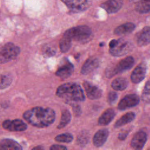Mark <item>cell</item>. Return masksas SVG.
I'll return each instance as SVG.
<instances>
[{
  "label": "cell",
  "mask_w": 150,
  "mask_h": 150,
  "mask_svg": "<svg viewBox=\"0 0 150 150\" xmlns=\"http://www.w3.org/2000/svg\"><path fill=\"white\" fill-rule=\"evenodd\" d=\"M91 30L88 26L80 25L70 28L64 33L71 40L79 42H86L91 38Z\"/></svg>",
  "instance_id": "cell-4"
},
{
  "label": "cell",
  "mask_w": 150,
  "mask_h": 150,
  "mask_svg": "<svg viewBox=\"0 0 150 150\" xmlns=\"http://www.w3.org/2000/svg\"><path fill=\"white\" fill-rule=\"evenodd\" d=\"M56 94L59 97L69 101H83L85 100L81 87L75 83H66L60 86Z\"/></svg>",
  "instance_id": "cell-2"
},
{
  "label": "cell",
  "mask_w": 150,
  "mask_h": 150,
  "mask_svg": "<svg viewBox=\"0 0 150 150\" xmlns=\"http://www.w3.org/2000/svg\"><path fill=\"white\" fill-rule=\"evenodd\" d=\"M118 98V95L117 93L114 91H110L108 96V101L110 104H114Z\"/></svg>",
  "instance_id": "cell-30"
},
{
  "label": "cell",
  "mask_w": 150,
  "mask_h": 150,
  "mask_svg": "<svg viewBox=\"0 0 150 150\" xmlns=\"http://www.w3.org/2000/svg\"><path fill=\"white\" fill-rule=\"evenodd\" d=\"M134 59L132 56H128L122 59L114 67H109L105 71L107 77L110 78L117 74L121 73L130 69L134 64Z\"/></svg>",
  "instance_id": "cell-6"
},
{
  "label": "cell",
  "mask_w": 150,
  "mask_h": 150,
  "mask_svg": "<svg viewBox=\"0 0 150 150\" xmlns=\"http://www.w3.org/2000/svg\"><path fill=\"white\" fill-rule=\"evenodd\" d=\"M72 12H79L87 10L91 5L92 0H61Z\"/></svg>",
  "instance_id": "cell-7"
},
{
  "label": "cell",
  "mask_w": 150,
  "mask_h": 150,
  "mask_svg": "<svg viewBox=\"0 0 150 150\" xmlns=\"http://www.w3.org/2000/svg\"><path fill=\"white\" fill-rule=\"evenodd\" d=\"M99 64L100 62L98 59L94 57H91L88 58L83 64L81 67V73L83 75H87L98 68Z\"/></svg>",
  "instance_id": "cell-16"
},
{
  "label": "cell",
  "mask_w": 150,
  "mask_h": 150,
  "mask_svg": "<svg viewBox=\"0 0 150 150\" xmlns=\"http://www.w3.org/2000/svg\"><path fill=\"white\" fill-rule=\"evenodd\" d=\"M109 135L107 129L103 128L96 132L93 137V144L96 147H100L106 142Z\"/></svg>",
  "instance_id": "cell-17"
},
{
  "label": "cell",
  "mask_w": 150,
  "mask_h": 150,
  "mask_svg": "<svg viewBox=\"0 0 150 150\" xmlns=\"http://www.w3.org/2000/svg\"><path fill=\"white\" fill-rule=\"evenodd\" d=\"M128 82L126 78L118 77L114 79L111 83V87L117 91L124 90L128 86Z\"/></svg>",
  "instance_id": "cell-22"
},
{
  "label": "cell",
  "mask_w": 150,
  "mask_h": 150,
  "mask_svg": "<svg viewBox=\"0 0 150 150\" xmlns=\"http://www.w3.org/2000/svg\"><path fill=\"white\" fill-rule=\"evenodd\" d=\"M43 53L46 56H52L55 54V50L51 47H47L43 50Z\"/></svg>",
  "instance_id": "cell-31"
},
{
  "label": "cell",
  "mask_w": 150,
  "mask_h": 150,
  "mask_svg": "<svg viewBox=\"0 0 150 150\" xmlns=\"http://www.w3.org/2000/svg\"><path fill=\"white\" fill-rule=\"evenodd\" d=\"M128 134V131L123 130L122 131H121L118 134V139L121 140V141H123V140H124L127 138Z\"/></svg>",
  "instance_id": "cell-32"
},
{
  "label": "cell",
  "mask_w": 150,
  "mask_h": 150,
  "mask_svg": "<svg viewBox=\"0 0 150 150\" xmlns=\"http://www.w3.org/2000/svg\"><path fill=\"white\" fill-rule=\"evenodd\" d=\"M72 40L64 33L59 42V47L62 52L66 53L69 51L71 46Z\"/></svg>",
  "instance_id": "cell-24"
},
{
  "label": "cell",
  "mask_w": 150,
  "mask_h": 150,
  "mask_svg": "<svg viewBox=\"0 0 150 150\" xmlns=\"http://www.w3.org/2000/svg\"><path fill=\"white\" fill-rule=\"evenodd\" d=\"M146 65L145 63L139 64L132 71L131 74V80L133 83L137 84L142 81L145 77Z\"/></svg>",
  "instance_id": "cell-11"
},
{
  "label": "cell",
  "mask_w": 150,
  "mask_h": 150,
  "mask_svg": "<svg viewBox=\"0 0 150 150\" xmlns=\"http://www.w3.org/2000/svg\"><path fill=\"white\" fill-rule=\"evenodd\" d=\"M0 149L1 150H21L22 149L21 145L17 142L16 141L9 139L5 138L1 140L0 142Z\"/></svg>",
  "instance_id": "cell-18"
},
{
  "label": "cell",
  "mask_w": 150,
  "mask_h": 150,
  "mask_svg": "<svg viewBox=\"0 0 150 150\" xmlns=\"http://www.w3.org/2000/svg\"><path fill=\"white\" fill-rule=\"evenodd\" d=\"M83 86L87 97L91 100L100 98L102 96V90L97 86L88 81H84Z\"/></svg>",
  "instance_id": "cell-12"
},
{
  "label": "cell",
  "mask_w": 150,
  "mask_h": 150,
  "mask_svg": "<svg viewBox=\"0 0 150 150\" xmlns=\"http://www.w3.org/2000/svg\"><path fill=\"white\" fill-rule=\"evenodd\" d=\"M135 28V25L132 22L125 23L117 27L114 33L117 35H124L131 33Z\"/></svg>",
  "instance_id": "cell-20"
},
{
  "label": "cell",
  "mask_w": 150,
  "mask_h": 150,
  "mask_svg": "<svg viewBox=\"0 0 150 150\" xmlns=\"http://www.w3.org/2000/svg\"><path fill=\"white\" fill-rule=\"evenodd\" d=\"M135 118V114L134 112H129L122 115L115 123L114 127L119 128L132 121Z\"/></svg>",
  "instance_id": "cell-21"
},
{
  "label": "cell",
  "mask_w": 150,
  "mask_h": 150,
  "mask_svg": "<svg viewBox=\"0 0 150 150\" xmlns=\"http://www.w3.org/2000/svg\"><path fill=\"white\" fill-rule=\"evenodd\" d=\"M135 40L138 46H145L150 43V26H145L135 35Z\"/></svg>",
  "instance_id": "cell-13"
},
{
  "label": "cell",
  "mask_w": 150,
  "mask_h": 150,
  "mask_svg": "<svg viewBox=\"0 0 150 150\" xmlns=\"http://www.w3.org/2000/svg\"><path fill=\"white\" fill-rule=\"evenodd\" d=\"M73 111H74V114H76V115H79L80 114V113L81 112V108H80V107L79 105H74L73 106Z\"/></svg>",
  "instance_id": "cell-34"
},
{
  "label": "cell",
  "mask_w": 150,
  "mask_h": 150,
  "mask_svg": "<svg viewBox=\"0 0 150 150\" xmlns=\"http://www.w3.org/2000/svg\"><path fill=\"white\" fill-rule=\"evenodd\" d=\"M51 150H64L67 149V148L63 145H53L50 147Z\"/></svg>",
  "instance_id": "cell-33"
},
{
  "label": "cell",
  "mask_w": 150,
  "mask_h": 150,
  "mask_svg": "<svg viewBox=\"0 0 150 150\" xmlns=\"http://www.w3.org/2000/svg\"><path fill=\"white\" fill-rule=\"evenodd\" d=\"M88 141V134L87 132H81L77 137V142L80 146H84L87 144Z\"/></svg>",
  "instance_id": "cell-29"
},
{
  "label": "cell",
  "mask_w": 150,
  "mask_h": 150,
  "mask_svg": "<svg viewBox=\"0 0 150 150\" xmlns=\"http://www.w3.org/2000/svg\"><path fill=\"white\" fill-rule=\"evenodd\" d=\"M23 117L30 125L38 128H43L54 122L56 114L50 108L36 107L25 111Z\"/></svg>",
  "instance_id": "cell-1"
},
{
  "label": "cell",
  "mask_w": 150,
  "mask_h": 150,
  "mask_svg": "<svg viewBox=\"0 0 150 150\" xmlns=\"http://www.w3.org/2000/svg\"><path fill=\"white\" fill-rule=\"evenodd\" d=\"M147 141V135L144 131L137 132L131 141V147L136 150H141L143 149Z\"/></svg>",
  "instance_id": "cell-14"
},
{
  "label": "cell",
  "mask_w": 150,
  "mask_h": 150,
  "mask_svg": "<svg viewBox=\"0 0 150 150\" xmlns=\"http://www.w3.org/2000/svg\"><path fill=\"white\" fill-rule=\"evenodd\" d=\"M74 69L73 64L67 58H64L56 71V75L64 80L71 75Z\"/></svg>",
  "instance_id": "cell-8"
},
{
  "label": "cell",
  "mask_w": 150,
  "mask_h": 150,
  "mask_svg": "<svg viewBox=\"0 0 150 150\" xmlns=\"http://www.w3.org/2000/svg\"><path fill=\"white\" fill-rule=\"evenodd\" d=\"M43 147L40 146H36V147H34L33 148V149H43Z\"/></svg>",
  "instance_id": "cell-35"
},
{
  "label": "cell",
  "mask_w": 150,
  "mask_h": 150,
  "mask_svg": "<svg viewBox=\"0 0 150 150\" xmlns=\"http://www.w3.org/2000/svg\"><path fill=\"white\" fill-rule=\"evenodd\" d=\"M132 48V44L123 39H113L109 43V53L115 57L124 56L131 52Z\"/></svg>",
  "instance_id": "cell-3"
},
{
  "label": "cell",
  "mask_w": 150,
  "mask_h": 150,
  "mask_svg": "<svg viewBox=\"0 0 150 150\" xmlns=\"http://www.w3.org/2000/svg\"><path fill=\"white\" fill-rule=\"evenodd\" d=\"M142 100L146 103H150V80L145 83L141 95Z\"/></svg>",
  "instance_id": "cell-26"
},
{
  "label": "cell",
  "mask_w": 150,
  "mask_h": 150,
  "mask_svg": "<svg viewBox=\"0 0 150 150\" xmlns=\"http://www.w3.org/2000/svg\"><path fill=\"white\" fill-rule=\"evenodd\" d=\"M20 53V48L11 42L2 46L0 50V63L4 64L15 59Z\"/></svg>",
  "instance_id": "cell-5"
},
{
  "label": "cell",
  "mask_w": 150,
  "mask_h": 150,
  "mask_svg": "<svg viewBox=\"0 0 150 150\" xmlns=\"http://www.w3.org/2000/svg\"><path fill=\"white\" fill-rule=\"evenodd\" d=\"M54 139L56 141L60 142H66L69 143L71 142L73 139V137L71 134L69 133H64L57 135Z\"/></svg>",
  "instance_id": "cell-27"
},
{
  "label": "cell",
  "mask_w": 150,
  "mask_h": 150,
  "mask_svg": "<svg viewBox=\"0 0 150 150\" xmlns=\"http://www.w3.org/2000/svg\"><path fill=\"white\" fill-rule=\"evenodd\" d=\"M139 103V98L137 94H128L122 98L119 102L118 104V108L120 110H125L137 105Z\"/></svg>",
  "instance_id": "cell-10"
},
{
  "label": "cell",
  "mask_w": 150,
  "mask_h": 150,
  "mask_svg": "<svg viewBox=\"0 0 150 150\" xmlns=\"http://www.w3.org/2000/svg\"><path fill=\"white\" fill-rule=\"evenodd\" d=\"M135 9L140 13H145L150 12V0H141L135 5Z\"/></svg>",
  "instance_id": "cell-23"
},
{
  "label": "cell",
  "mask_w": 150,
  "mask_h": 150,
  "mask_svg": "<svg viewBox=\"0 0 150 150\" xmlns=\"http://www.w3.org/2000/svg\"><path fill=\"white\" fill-rule=\"evenodd\" d=\"M12 79L8 75L2 74L1 76V89L3 90L9 86L12 83Z\"/></svg>",
  "instance_id": "cell-28"
},
{
  "label": "cell",
  "mask_w": 150,
  "mask_h": 150,
  "mask_svg": "<svg viewBox=\"0 0 150 150\" xmlns=\"http://www.w3.org/2000/svg\"><path fill=\"white\" fill-rule=\"evenodd\" d=\"M115 115V112L113 109L109 108L106 110L100 117L98 120V125L105 126L109 124L114 119Z\"/></svg>",
  "instance_id": "cell-19"
},
{
  "label": "cell",
  "mask_w": 150,
  "mask_h": 150,
  "mask_svg": "<svg viewBox=\"0 0 150 150\" xmlns=\"http://www.w3.org/2000/svg\"><path fill=\"white\" fill-rule=\"evenodd\" d=\"M2 127L9 131H25L28 126L22 120L19 119H15L13 120H5L2 124Z\"/></svg>",
  "instance_id": "cell-9"
},
{
  "label": "cell",
  "mask_w": 150,
  "mask_h": 150,
  "mask_svg": "<svg viewBox=\"0 0 150 150\" xmlns=\"http://www.w3.org/2000/svg\"><path fill=\"white\" fill-rule=\"evenodd\" d=\"M71 121V114L68 110L64 109L62 111L61 119L59 125H57L58 129H61L66 127Z\"/></svg>",
  "instance_id": "cell-25"
},
{
  "label": "cell",
  "mask_w": 150,
  "mask_h": 150,
  "mask_svg": "<svg viewBox=\"0 0 150 150\" xmlns=\"http://www.w3.org/2000/svg\"><path fill=\"white\" fill-rule=\"evenodd\" d=\"M122 0H108L103 3L100 6L107 13H113L118 12L122 6Z\"/></svg>",
  "instance_id": "cell-15"
}]
</instances>
